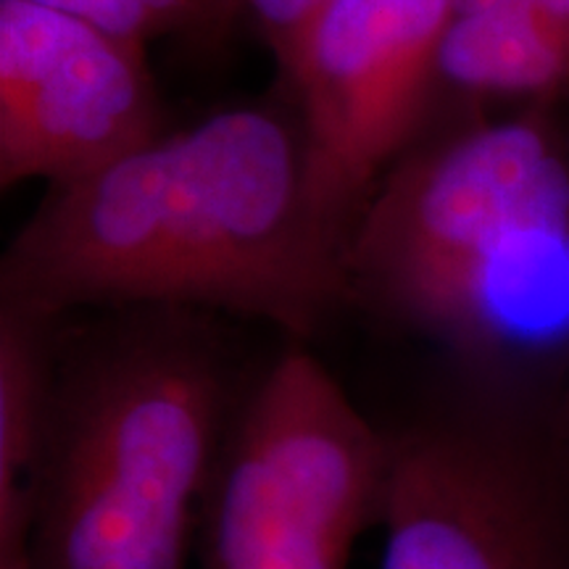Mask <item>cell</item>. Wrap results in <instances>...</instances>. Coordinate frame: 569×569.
<instances>
[{
  "label": "cell",
  "instance_id": "ba28073f",
  "mask_svg": "<svg viewBox=\"0 0 569 569\" xmlns=\"http://www.w3.org/2000/svg\"><path fill=\"white\" fill-rule=\"evenodd\" d=\"M61 319L0 303V553L30 551Z\"/></svg>",
  "mask_w": 569,
  "mask_h": 569
},
{
  "label": "cell",
  "instance_id": "4fadbf2b",
  "mask_svg": "<svg viewBox=\"0 0 569 569\" xmlns=\"http://www.w3.org/2000/svg\"><path fill=\"white\" fill-rule=\"evenodd\" d=\"M551 430L561 448L569 453V359H567V369L561 375L557 393L551 398Z\"/></svg>",
  "mask_w": 569,
  "mask_h": 569
},
{
  "label": "cell",
  "instance_id": "277c9868",
  "mask_svg": "<svg viewBox=\"0 0 569 569\" xmlns=\"http://www.w3.org/2000/svg\"><path fill=\"white\" fill-rule=\"evenodd\" d=\"M386 422L293 343L248 382L201 517L203 569H348L380 525Z\"/></svg>",
  "mask_w": 569,
  "mask_h": 569
},
{
  "label": "cell",
  "instance_id": "9c48e42d",
  "mask_svg": "<svg viewBox=\"0 0 569 569\" xmlns=\"http://www.w3.org/2000/svg\"><path fill=\"white\" fill-rule=\"evenodd\" d=\"M438 82L469 96L546 103L569 84V34L525 11L451 13Z\"/></svg>",
  "mask_w": 569,
  "mask_h": 569
},
{
  "label": "cell",
  "instance_id": "8fae6325",
  "mask_svg": "<svg viewBox=\"0 0 569 569\" xmlns=\"http://www.w3.org/2000/svg\"><path fill=\"white\" fill-rule=\"evenodd\" d=\"M325 3L327 0H240V17L246 13L253 21L282 74L288 77L301 53L306 32Z\"/></svg>",
  "mask_w": 569,
  "mask_h": 569
},
{
  "label": "cell",
  "instance_id": "3957f363",
  "mask_svg": "<svg viewBox=\"0 0 569 569\" xmlns=\"http://www.w3.org/2000/svg\"><path fill=\"white\" fill-rule=\"evenodd\" d=\"M569 251V161L540 111L401 156L346 251L351 306L446 346L469 375L515 343L511 311Z\"/></svg>",
  "mask_w": 569,
  "mask_h": 569
},
{
  "label": "cell",
  "instance_id": "5b68a950",
  "mask_svg": "<svg viewBox=\"0 0 569 569\" xmlns=\"http://www.w3.org/2000/svg\"><path fill=\"white\" fill-rule=\"evenodd\" d=\"M386 432L380 569H569V453L551 398L475 377Z\"/></svg>",
  "mask_w": 569,
  "mask_h": 569
},
{
  "label": "cell",
  "instance_id": "8992f818",
  "mask_svg": "<svg viewBox=\"0 0 569 569\" xmlns=\"http://www.w3.org/2000/svg\"><path fill=\"white\" fill-rule=\"evenodd\" d=\"M451 0H327L288 74L301 103L311 209L351 240L382 177L422 124Z\"/></svg>",
  "mask_w": 569,
  "mask_h": 569
},
{
  "label": "cell",
  "instance_id": "7c38bea8",
  "mask_svg": "<svg viewBox=\"0 0 569 569\" xmlns=\"http://www.w3.org/2000/svg\"><path fill=\"white\" fill-rule=\"evenodd\" d=\"M525 11L569 34V0H451V13Z\"/></svg>",
  "mask_w": 569,
  "mask_h": 569
},
{
  "label": "cell",
  "instance_id": "7a4b0ae2",
  "mask_svg": "<svg viewBox=\"0 0 569 569\" xmlns=\"http://www.w3.org/2000/svg\"><path fill=\"white\" fill-rule=\"evenodd\" d=\"M246 388L209 311L106 309L59 327L32 567L190 569Z\"/></svg>",
  "mask_w": 569,
  "mask_h": 569
},
{
  "label": "cell",
  "instance_id": "6da1fadb",
  "mask_svg": "<svg viewBox=\"0 0 569 569\" xmlns=\"http://www.w3.org/2000/svg\"><path fill=\"white\" fill-rule=\"evenodd\" d=\"M0 303L46 319L193 309L306 343L351 306V284L346 246L306 193L301 134L230 109L48 188L0 261Z\"/></svg>",
  "mask_w": 569,
  "mask_h": 569
},
{
  "label": "cell",
  "instance_id": "52a82bcc",
  "mask_svg": "<svg viewBox=\"0 0 569 569\" xmlns=\"http://www.w3.org/2000/svg\"><path fill=\"white\" fill-rule=\"evenodd\" d=\"M163 134L146 46L74 13L0 0V184L80 182Z\"/></svg>",
  "mask_w": 569,
  "mask_h": 569
},
{
  "label": "cell",
  "instance_id": "30bf717a",
  "mask_svg": "<svg viewBox=\"0 0 569 569\" xmlns=\"http://www.w3.org/2000/svg\"><path fill=\"white\" fill-rule=\"evenodd\" d=\"M30 3L74 13L142 46L161 38L193 42L222 40L227 27L240 19V0H30Z\"/></svg>",
  "mask_w": 569,
  "mask_h": 569
}]
</instances>
